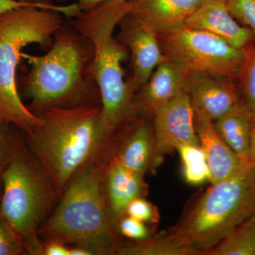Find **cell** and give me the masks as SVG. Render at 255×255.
I'll use <instances>...</instances> for the list:
<instances>
[{
	"label": "cell",
	"instance_id": "obj_10",
	"mask_svg": "<svg viewBox=\"0 0 255 255\" xmlns=\"http://www.w3.org/2000/svg\"><path fill=\"white\" fill-rule=\"evenodd\" d=\"M119 24L120 39L117 38L129 50L131 58V75L127 81L135 95L159 64L167 59L161 48L158 35L132 18L129 12Z\"/></svg>",
	"mask_w": 255,
	"mask_h": 255
},
{
	"label": "cell",
	"instance_id": "obj_4",
	"mask_svg": "<svg viewBox=\"0 0 255 255\" xmlns=\"http://www.w3.org/2000/svg\"><path fill=\"white\" fill-rule=\"evenodd\" d=\"M131 6L132 0H109L95 9L69 18L75 29L93 44L94 55L89 72L100 90L102 118L114 132L137 115L135 93L128 86L122 67L128 51L114 36V29Z\"/></svg>",
	"mask_w": 255,
	"mask_h": 255
},
{
	"label": "cell",
	"instance_id": "obj_28",
	"mask_svg": "<svg viewBox=\"0 0 255 255\" xmlns=\"http://www.w3.org/2000/svg\"><path fill=\"white\" fill-rule=\"evenodd\" d=\"M28 4L39 5L43 9L55 10L68 18L78 16L82 13L76 2L68 5H58L53 2V0H18Z\"/></svg>",
	"mask_w": 255,
	"mask_h": 255
},
{
	"label": "cell",
	"instance_id": "obj_31",
	"mask_svg": "<svg viewBox=\"0 0 255 255\" xmlns=\"http://www.w3.org/2000/svg\"><path fill=\"white\" fill-rule=\"evenodd\" d=\"M56 2H66L70 0H54ZM77 4L79 8L81 10L82 12L88 11L95 9L99 5L103 4L109 0H76Z\"/></svg>",
	"mask_w": 255,
	"mask_h": 255
},
{
	"label": "cell",
	"instance_id": "obj_22",
	"mask_svg": "<svg viewBox=\"0 0 255 255\" xmlns=\"http://www.w3.org/2000/svg\"><path fill=\"white\" fill-rule=\"evenodd\" d=\"M241 81L243 103L255 118V51L247 53L246 62L239 78Z\"/></svg>",
	"mask_w": 255,
	"mask_h": 255
},
{
	"label": "cell",
	"instance_id": "obj_23",
	"mask_svg": "<svg viewBox=\"0 0 255 255\" xmlns=\"http://www.w3.org/2000/svg\"><path fill=\"white\" fill-rule=\"evenodd\" d=\"M227 5L233 17L249 28L255 38V0H227Z\"/></svg>",
	"mask_w": 255,
	"mask_h": 255
},
{
	"label": "cell",
	"instance_id": "obj_26",
	"mask_svg": "<svg viewBox=\"0 0 255 255\" xmlns=\"http://www.w3.org/2000/svg\"><path fill=\"white\" fill-rule=\"evenodd\" d=\"M118 233L138 242L147 241L150 237V231L145 223L128 216H124L119 223Z\"/></svg>",
	"mask_w": 255,
	"mask_h": 255
},
{
	"label": "cell",
	"instance_id": "obj_8",
	"mask_svg": "<svg viewBox=\"0 0 255 255\" xmlns=\"http://www.w3.org/2000/svg\"><path fill=\"white\" fill-rule=\"evenodd\" d=\"M158 37L167 59L186 73L239 78L246 60L244 49L236 48L209 32L185 26Z\"/></svg>",
	"mask_w": 255,
	"mask_h": 255
},
{
	"label": "cell",
	"instance_id": "obj_16",
	"mask_svg": "<svg viewBox=\"0 0 255 255\" xmlns=\"http://www.w3.org/2000/svg\"><path fill=\"white\" fill-rule=\"evenodd\" d=\"M105 189L111 222L118 233L119 223L127 216L128 206L145 194L143 176L126 168L113 157L107 165Z\"/></svg>",
	"mask_w": 255,
	"mask_h": 255
},
{
	"label": "cell",
	"instance_id": "obj_33",
	"mask_svg": "<svg viewBox=\"0 0 255 255\" xmlns=\"http://www.w3.org/2000/svg\"><path fill=\"white\" fill-rule=\"evenodd\" d=\"M251 162L254 164L255 167V118L253 124V135H252L251 142Z\"/></svg>",
	"mask_w": 255,
	"mask_h": 255
},
{
	"label": "cell",
	"instance_id": "obj_1",
	"mask_svg": "<svg viewBox=\"0 0 255 255\" xmlns=\"http://www.w3.org/2000/svg\"><path fill=\"white\" fill-rule=\"evenodd\" d=\"M93 55L92 41L69 18L55 31L46 54L22 53L30 68L16 76V85L21 98L30 102L28 110L37 116L46 109L101 105L100 90L89 72Z\"/></svg>",
	"mask_w": 255,
	"mask_h": 255
},
{
	"label": "cell",
	"instance_id": "obj_30",
	"mask_svg": "<svg viewBox=\"0 0 255 255\" xmlns=\"http://www.w3.org/2000/svg\"><path fill=\"white\" fill-rule=\"evenodd\" d=\"M29 6H37V7L43 9L39 5L28 4V3L23 2L18 0H0V15L4 14L10 10L16 9V8Z\"/></svg>",
	"mask_w": 255,
	"mask_h": 255
},
{
	"label": "cell",
	"instance_id": "obj_24",
	"mask_svg": "<svg viewBox=\"0 0 255 255\" xmlns=\"http://www.w3.org/2000/svg\"><path fill=\"white\" fill-rule=\"evenodd\" d=\"M24 253L21 238L0 213V255H20Z\"/></svg>",
	"mask_w": 255,
	"mask_h": 255
},
{
	"label": "cell",
	"instance_id": "obj_5",
	"mask_svg": "<svg viewBox=\"0 0 255 255\" xmlns=\"http://www.w3.org/2000/svg\"><path fill=\"white\" fill-rule=\"evenodd\" d=\"M55 10L23 6L0 15V117L9 121L25 134L31 133L40 123L18 94L16 70L22 50L36 43L48 50L53 34L64 21Z\"/></svg>",
	"mask_w": 255,
	"mask_h": 255
},
{
	"label": "cell",
	"instance_id": "obj_15",
	"mask_svg": "<svg viewBox=\"0 0 255 255\" xmlns=\"http://www.w3.org/2000/svg\"><path fill=\"white\" fill-rule=\"evenodd\" d=\"M184 26L209 32L241 49L255 38L249 28L233 17L227 0H203Z\"/></svg>",
	"mask_w": 255,
	"mask_h": 255
},
{
	"label": "cell",
	"instance_id": "obj_6",
	"mask_svg": "<svg viewBox=\"0 0 255 255\" xmlns=\"http://www.w3.org/2000/svg\"><path fill=\"white\" fill-rule=\"evenodd\" d=\"M255 213V167L212 184L169 236L192 255L206 254Z\"/></svg>",
	"mask_w": 255,
	"mask_h": 255
},
{
	"label": "cell",
	"instance_id": "obj_29",
	"mask_svg": "<svg viewBox=\"0 0 255 255\" xmlns=\"http://www.w3.org/2000/svg\"><path fill=\"white\" fill-rule=\"evenodd\" d=\"M69 249L66 245L60 242L50 241L43 245V255H69Z\"/></svg>",
	"mask_w": 255,
	"mask_h": 255
},
{
	"label": "cell",
	"instance_id": "obj_32",
	"mask_svg": "<svg viewBox=\"0 0 255 255\" xmlns=\"http://www.w3.org/2000/svg\"><path fill=\"white\" fill-rule=\"evenodd\" d=\"M92 252L88 251L81 247L75 246V248L69 249V255H93Z\"/></svg>",
	"mask_w": 255,
	"mask_h": 255
},
{
	"label": "cell",
	"instance_id": "obj_18",
	"mask_svg": "<svg viewBox=\"0 0 255 255\" xmlns=\"http://www.w3.org/2000/svg\"><path fill=\"white\" fill-rule=\"evenodd\" d=\"M253 124L254 117L242 101L214 122L215 129L221 138L247 162H251Z\"/></svg>",
	"mask_w": 255,
	"mask_h": 255
},
{
	"label": "cell",
	"instance_id": "obj_9",
	"mask_svg": "<svg viewBox=\"0 0 255 255\" xmlns=\"http://www.w3.org/2000/svg\"><path fill=\"white\" fill-rule=\"evenodd\" d=\"M154 158L176 150L179 145H199L194 124V110L186 92L153 114Z\"/></svg>",
	"mask_w": 255,
	"mask_h": 255
},
{
	"label": "cell",
	"instance_id": "obj_11",
	"mask_svg": "<svg viewBox=\"0 0 255 255\" xmlns=\"http://www.w3.org/2000/svg\"><path fill=\"white\" fill-rule=\"evenodd\" d=\"M233 79L213 74H187L186 93L194 110L206 114L213 122L241 102Z\"/></svg>",
	"mask_w": 255,
	"mask_h": 255
},
{
	"label": "cell",
	"instance_id": "obj_3",
	"mask_svg": "<svg viewBox=\"0 0 255 255\" xmlns=\"http://www.w3.org/2000/svg\"><path fill=\"white\" fill-rule=\"evenodd\" d=\"M96 156L74 174L38 236L73 244L94 255H117L120 246L111 222L106 196L107 165Z\"/></svg>",
	"mask_w": 255,
	"mask_h": 255
},
{
	"label": "cell",
	"instance_id": "obj_25",
	"mask_svg": "<svg viewBox=\"0 0 255 255\" xmlns=\"http://www.w3.org/2000/svg\"><path fill=\"white\" fill-rule=\"evenodd\" d=\"M127 216L143 223H156L158 221L159 215L157 209L143 197L132 200L128 206Z\"/></svg>",
	"mask_w": 255,
	"mask_h": 255
},
{
	"label": "cell",
	"instance_id": "obj_13",
	"mask_svg": "<svg viewBox=\"0 0 255 255\" xmlns=\"http://www.w3.org/2000/svg\"><path fill=\"white\" fill-rule=\"evenodd\" d=\"M203 0H132L129 14L138 22L165 35L184 27Z\"/></svg>",
	"mask_w": 255,
	"mask_h": 255
},
{
	"label": "cell",
	"instance_id": "obj_19",
	"mask_svg": "<svg viewBox=\"0 0 255 255\" xmlns=\"http://www.w3.org/2000/svg\"><path fill=\"white\" fill-rule=\"evenodd\" d=\"M206 255H255V213Z\"/></svg>",
	"mask_w": 255,
	"mask_h": 255
},
{
	"label": "cell",
	"instance_id": "obj_17",
	"mask_svg": "<svg viewBox=\"0 0 255 255\" xmlns=\"http://www.w3.org/2000/svg\"><path fill=\"white\" fill-rule=\"evenodd\" d=\"M131 127L114 157L126 168L144 176L153 162V127L145 121Z\"/></svg>",
	"mask_w": 255,
	"mask_h": 255
},
{
	"label": "cell",
	"instance_id": "obj_12",
	"mask_svg": "<svg viewBox=\"0 0 255 255\" xmlns=\"http://www.w3.org/2000/svg\"><path fill=\"white\" fill-rule=\"evenodd\" d=\"M194 124L199 145L211 170V184L233 177L251 162L242 159L231 150L216 131L214 122L206 114L194 110Z\"/></svg>",
	"mask_w": 255,
	"mask_h": 255
},
{
	"label": "cell",
	"instance_id": "obj_27",
	"mask_svg": "<svg viewBox=\"0 0 255 255\" xmlns=\"http://www.w3.org/2000/svg\"><path fill=\"white\" fill-rule=\"evenodd\" d=\"M183 174L188 184L200 185L208 181L211 182V170L207 162L183 165Z\"/></svg>",
	"mask_w": 255,
	"mask_h": 255
},
{
	"label": "cell",
	"instance_id": "obj_20",
	"mask_svg": "<svg viewBox=\"0 0 255 255\" xmlns=\"http://www.w3.org/2000/svg\"><path fill=\"white\" fill-rule=\"evenodd\" d=\"M119 255H192L170 236L120 247Z\"/></svg>",
	"mask_w": 255,
	"mask_h": 255
},
{
	"label": "cell",
	"instance_id": "obj_21",
	"mask_svg": "<svg viewBox=\"0 0 255 255\" xmlns=\"http://www.w3.org/2000/svg\"><path fill=\"white\" fill-rule=\"evenodd\" d=\"M24 135L14 124L0 117V180Z\"/></svg>",
	"mask_w": 255,
	"mask_h": 255
},
{
	"label": "cell",
	"instance_id": "obj_14",
	"mask_svg": "<svg viewBox=\"0 0 255 255\" xmlns=\"http://www.w3.org/2000/svg\"><path fill=\"white\" fill-rule=\"evenodd\" d=\"M187 74L175 63L167 60L159 64L146 82L134 96L137 112L154 114L186 92Z\"/></svg>",
	"mask_w": 255,
	"mask_h": 255
},
{
	"label": "cell",
	"instance_id": "obj_34",
	"mask_svg": "<svg viewBox=\"0 0 255 255\" xmlns=\"http://www.w3.org/2000/svg\"><path fill=\"white\" fill-rule=\"evenodd\" d=\"M1 180H0V198H1Z\"/></svg>",
	"mask_w": 255,
	"mask_h": 255
},
{
	"label": "cell",
	"instance_id": "obj_7",
	"mask_svg": "<svg viewBox=\"0 0 255 255\" xmlns=\"http://www.w3.org/2000/svg\"><path fill=\"white\" fill-rule=\"evenodd\" d=\"M0 213L21 238L25 252L43 255L40 228L60 197L43 166L30 150L25 135L1 177Z\"/></svg>",
	"mask_w": 255,
	"mask_h": 255
},
{
	"label": "cell",
	"instance_id": "obj_2",
	"mask_svg": "<svg viewBox=\"0 0 255 255\" xmlns=\"http://www.w3.org/2000/svg\"><path fill=\"white\" fill-rule=\"evenodd\" d=\"M37 116L40 123L25 139L60 197L74 174L107 150L115 132L106 125L101 105L46 109Z\"/></svg>",
	"mask_w": 255,
	"mask_h": 255
}]
</instances>
